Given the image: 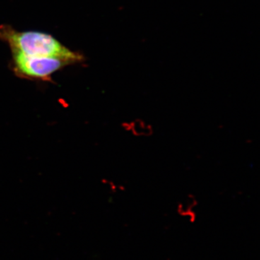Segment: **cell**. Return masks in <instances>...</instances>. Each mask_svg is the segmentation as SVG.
Instances as JSON below:
<instances>
[{
	"instance_id": "obj_2",
	"label": "cell",
	"mask_w": 260,
	"mask_h": 260,
	"mask_svg": "<svg viewBox=\"0 0 260 260\" xmlns=\"http://www.w3.org/2000/svg\"><path fill=\"white\" fill-rule=\"evenodd\" d=\"M13 67L15 74L28 79L47 81L51 75L76 61L68 58L56 56H28L20 53L12 52Z\"/></svg>"
},
{
	"instance_id": "obj_1",
	"label": "cell",
	"mask_w": 260,
	"mask_h": 260,
	"mask_svg": "<svg viewBox=\"0 0 260 260\" xmlns=\"http://www.w3.org/2000/svg\"><path fill=\"white\" fill-rule=\"evenodd\" d=\"M0 40L8 44L12 52L28 56L68 58L77 62L83 60V56L79 53L70 50L55 38L45 32H20L10 25H2Z\"/></svg>"
}]
</instances>
